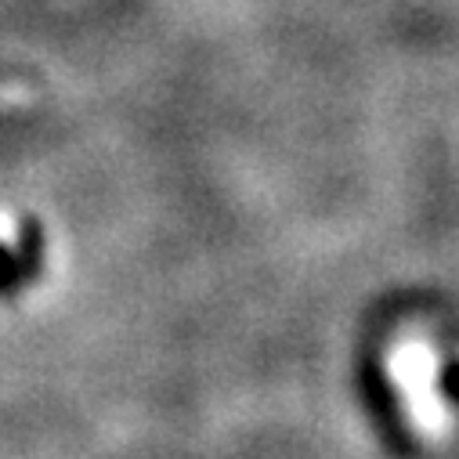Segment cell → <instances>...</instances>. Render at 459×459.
<instances>
[{
    "mask_svg": "<svg viewBox=\"0 0 459 459\" xmlns=\"http://www.w3.org/2000/svg\"><path fill=\"white\" fill-rule=\"evenodd\" d=\"M33 91L22 83H0V105H30Z\"/></svg>",
    "mask_w": 459,
    "mask_h": 459,
    "instance_id": "277c9868",
    "label": "cell"
},
{
    "mask_svg": "<svg viewBox=\"0 0 459 459\" xmlns=\"http://www.w3.org/2000/svg\"><path fill=\"white\" fill-rule=\"evenodd\" d=\"M394 377L405 391V402H409V412L416 420V427L427 434V437H437L448 430V416H445V405L437 398V366H434V351L430 343L416 340V336H402L398 348H394Z\"/></svg>",
    "mask_w": 459,
    "mask_h": 459,
    "instance_id": "6da1fadb",
    "label": "cell"
},
{
    "mask_svg": "<svg viewBox=\"0 0 459 459\" xmlns=\"http://www.w3.org/2000/svg\"><path fill=\"white\" fill-rule=\"evenodd\" d=\"M19 264H15V257L4 250V247H0V293H4V290H12L15 282H19Z\"/></svg>",
    "mask_w": 459,
    "mask_h": 459,
    "instance_id": "3957f363",
    "label": "cell"
},
{
    "mask_svg": "<svg viewBox=\"0 0 459 459\" xmlns=\"http://www.w3.org/2000/svg\"><path fill=\"white\" fill-rule=\"evenodd\" d=\"M19 264V272L22 275H33L37 272V264H40V228L30 221L26 224V236H22V257L15 261Z\"/></svg>",
    "mask_w": 459,
    "mask_h": 459,
    "instance_id": "7a4b0ae2",
    "label": "cell"
}]
</instances>
